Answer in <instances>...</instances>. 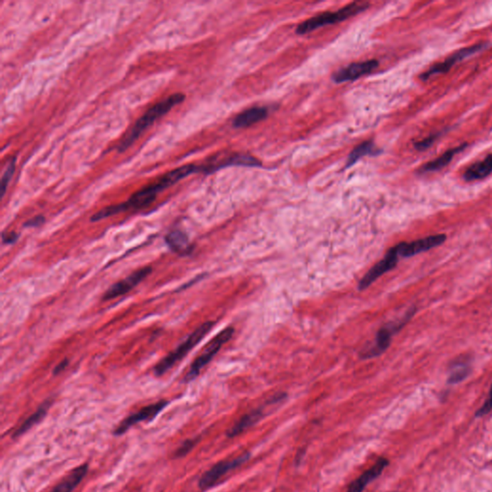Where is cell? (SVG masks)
I'll use <instances>...</instances> for the list:
<instances>
[{
  "instance_id": "8992f818",
  "label": "cell",
  "mask_w": 492,
  "mask_h": 492,
  "mask_svg": "<svg viewBox=\"0 0 492 492\" xmlns=\"http://www.w3.org/2000/svg\"><path fill=\"white\" fill-rule=\"evenodd\" d=\"M234 332L235 329L233 327H227L225 329L222 330L221 333H219L213 340H211L208 344L204 347L201 354L191 363L190 370H189L185 378H184V381L188 383L196 379L201 370L213 360L214 356L218 354L221 347L232 339Z\"/></svg>"
},
{
  "instance_id": "f546056e",
  "label": "cell",
  "mask_w": 492,
  "mask_h": 492,
  "mask_svg": "<svg viewBox=\"0 0 492 492\" xmlns=\"http://www.w3.org/2000/svg\"><path fill=\"white\" fill-rule=\"evenodd\" d=\"M45 222V218L44 216H36L34 218L29 219L26 222H24V227H33V228H37V227L42 226Z\"/></svg>"
},
{
  "instance_id": "e0dca14e",
  "label": "cell",
  "mask_w": 492,
  "mask_h": 492,
  "mask_svg": "<svg viewBox=\"0 0 492 492\" xmlns=\"http://www.w3.org/2000/svg\"><path fill=\"white\" fill-rule=\"evenodd\" d=\"M269 116V110L266 107L249 108L239 113L233 120V126L236 128H246L264 120Z\"/></svg>"
},
{
  "instance_id": "7402d4cb",
  "label": "cell",
  "mask_w": 492,
  "mask_h": 492,
  "mask_svg": "<svg viewBox=\"0 0 492 492\" xmlns=\"http://www.w3.org/2000/svg\"><path fill=\"white\" fill-rule=\"evenodd\" d=\"M262 418H264V413H262V408L252 411L251 413L242 416L238 422L234 424L233 427L229 429L228 432H227V436L231 438L239 436V434L244 432L246 429L253 426L255 423L259 422Z\"/></svg>"
},
{
  "instance_id": "4fadbf2b",
  "label": "cell",
  "mask_w": 492,
  "mask_h": 492,
  "mask_svg": "<svg viewBox=\"0 0 492 492\" xmlns=\"http://www.w3.org/2000/svg\"><path fill=\"white\" fill-rule=\"evenodd\" d=\"M152 271L153 269L151 267H143V269H138V271L134 272L129 276L126 277L125 279L116 283L103 294V300L108 301V300L118 299V297L128 294V292L132 291L134 287L141 284L143 280L150 276L152 273Z\"/></svg>"
},
{
  "instance_id": "9a60e30c",
  "label": "cell",
  "mask_w": 492,
  "mask_h": 492,
  "mask_svg": "<svg viewBox=\"0 0 492 492\" xmlns=\"http://www.w3.org/2000/svg\"><path fill=\"white\" fill-rule=\"evenodd\" d=\"M388 463H390V461L387 459H379V460L376 461L374 466H372L365 473H363L357 480L350 484L347 492H363V489L367 488L368 484L376 480L383 473V469L387 468Z\"/></svg>"
},
{
  "instance_id": "484cf974",
  "label": "cell",
  "mask_w": 492,
  "mask_h": 492,
  "mask_svg": "<svg viewBox=\"0 0 492 492\" xmlns=\"http://www.w3.org/2000/svg\"><path fill=\"white\" fill-rule=\"evenodd\" d=\"M16 161L17 157H13L12 160L9 161L8 166L5 168L3 175L1 178V193L2 196H4L5 193H6L7 187H8L9 182L11 181L13 175H14L15 170H16Z\"/></svg>"
},
{
  "instance_id": "8fae6325",
  "label": "cell",
  "mask_w": 492,
  "mask_h": 492,
  "mask_svg": "<svg viewBox=\"0 0 492 492\" xmlns=\"http://www.w3.org/2000/svg\"><path fill=\"white\" fill-rule=\"evenodd\" d=\"M398 260H399V255H398L396 247L393 246L387 252L386 256L383 257L381 261L378 262L375 266H373L372 269L368 271L367 273L363 277L359 285H358L359 291L367 289L376 280L395 269L396 264H397Z\"/></svg>"
},
{
  "instance_id": "6da1fadb",
  "label": "cell",
  "mask_w": 492,
  "mask_h": 492,
  "mask_svg": "<svg viewBox=\"0 0 492 492\" xmlns=\"http://www.w3.org/2000/svg\"><path fill=\"white\" fill-rule=\"evenodd\" d=\"M198 173H200V170H199V166L196 165H186L175 168V170H171L157 179L151 185L145 187L141 191L134 193L127 201L117 204V205L105 207L102 210L98 211L90 218V221L97 222L116 216V214L125 213L126 211L140 210V209L145 208L155 200L161 191L174 185L190 174Z\"/></svg>"
},
{
  "instance_id": "7a4b0ae2",
  "label": "cell",
  "mask_w": 492,
  "mask_h": 492,
  "mask_svg": "<svg viewBox=\"0 0 492 492\" xmlns=\"http://www.w3.org/2000/svg\"><path fill=\"white\" fill-rule=\"evenodd\" d=\"M184 100H185V95L183 93H174L170 97H166V100L154 105L136 122V125L131 128L129 132L126 134L125 137L122 138L120 145H118V151L122 152V151H125L128 148H130L135 143V141H137L141 134L145 132V129H148L150 125H152L156 120L163 117L166 113L170 112L174 106L183 102Z\"/></svg>"
},
{
  "instance_id": "603a6c76",
  "label": "cell",
  "mask_w": 492,
  "mask_h": 492,
  "mask_svg": "<svg viewBox=\"0 0 492 492\" xmlns=\"http://www.w3.org/2000/svg\"><path fill=\"white\" fill-rule=\"evenodd\" d=\"M381 152L382 150L377 148L374 141L372 140L363 141L360 145L356 146L352 152L349 154L347 161V168L355 165L360 159L365 157V156H377Z\"/></svg>"
},
{
  "instance_id": "44dd1931",
  "label": "cell",
  "mask_w": 492,
  "mask_h": 492,
  "mask_svg": "<svg viewBox=\"0 0 492 492\" xmlns=\"http://www.w3.org/2000/svg\"><path fill=\"white\" fill-rule=\"evenodd\" d=\"M52 402L53 401L51 399L45 401V402L42 403L39 408H38L36 412L30 415L29 418H27L26 420L24 421V423H22L16 431H15L14 434H13L12 438H19V436L24 435V434L26 433L27 431H29L30 429L34 427L36 424L44 420L45 416L47 415V412H49V408L51 407Z\"/></svg>"
},
{
  "instance_id": "ba28073f",
  "label": "cell",
  "mask_w": 492,
  "mask_h": 492,
  "mask_svg": "<svg viewBox=\"0 0 492 492\" xmlns=\"http://www.w3.org/2000/svg\"><path fill=\"white\" fill-rule=\"evenodd\" d=\"M489 45V42H480V44H476L471 45V47H464L463 49L458 50L452 55H450L445 60L441 63H436V64L432 65L428 70L420 74V79L423 81H427L430 79L434 75L444 74V73H447L449 70L452 69L454 65L458 64L459 62L466 59L469 56H473V55L476 54V53L483 51Z\"/></svg>"
},
{
  "instance_id": "52a82bcc",
  "label": "cell",
  "mask_w": 492,
  "mask_h": 492,
  "mask_svg": "<svg viewBox=\"0 0 492 492\" xmlns=\"http://www.w3.org/2000/svg\"><path fill=\"white\" fill-rule=\"evenodd\" d=\"M228 166H248V168H260L261 161L248 155V154L234 153L229 155H216L210 160L200 165V173L205 174L214 173V171Z\"/></svg>"
},
{
  "instance_id": "2e32d148",
  "label": "cell",
  "mask_w": 492,
  "mask_h": 492,
  "mask_svg": "<svg viewBox=\"0 0 492 492\" xmlns=\"http://www.w3.org/2000/svg\"><path fill=\"white\" fill-rule=\"evenodd\" d=\"M466 148H468V143H463V145L457 146V148H451V150L444 152L440 157L436 158L435 160L428 161L425 165L421 166L420 170H418V173H436V171L443 170V168H445L446 166H448L449 164L451 163V161L453 160V158L455 157L457 154L461 152V151L466 150Z\"/></svg>"
},
{
  "instance_id": "4316f807",
  "label": "cell",
  "mask_w": 492,
  "mask_h": 492,
  "mask_svg": "<svg viewBox=\"0 0 492 492\" xmlns=\"http://www.w3.org/2000/svg\"><path fill=\"white\" fill-rule=\"evenodd\" d=\"M440 136L441 133L432 134V135L428 136L427 138H423V140L416 141V143H415V145H415V148L416 150H427L428 148H430L431 146H432L434 143H435V141L438 140Z\"/></svg>"
},
{
  "instance_id": "ffe728a7",
  "label": "cell",
  "mask_w": 492,
  "mask_h": 492,
  "mask_svg": "<svg viewBox=\"0 0 492 492\" xmlns=\"http://www.w3.org/2000/svg\"><path fill=\"white\" fill-rule=\"evenodd\" d=\"M165 241L168 246L175 253L188 255L193 251V246H191L188 236L180 230L171 231L166 235Z\"/></svg>"
},
{
  "instance_id": "ac0fdd59",
  "label": "cell",
  "mask_w": 492,
  "mask_h": 492,
  "mask_svg": "<svg viewBox=\"0 0 492 492\" xmlns=\"http://www.w3.org/2000/svg\"><path fill=\"white\" fill-rule=\"evenodd\" d=\"M88 471H89V466L87 463L78 466L50 492H72L87 475Z\"/></svg>"
},
{
  "instance_id": "3957f363",
  "label": "cell",
  "mask_w": 492,
  "mask_h": 492,
  "mask_svg": "<svg viewBox=\"0 0 492 492\" xmlns=\"http://www.w3.org/2000/svg\"><path fill=\"white\" fill-rule=\"evenodd\" d=\"M370 4L367 2H353L343 7V8L338 10L335 12H325L317 16L312 17L311 19L305 20L302 24L299 25L296 29L297 34L305 35L308 33L315 31V30L322 29V27L338 24V22H344L360 14L367 10Z\"/></svg>"
},
{
  "instance_id": "9c48e42d",
  "label": "cell",
  "mask_w": 492,
  "mask_h": 492,
  "mask_svg": "<svg viewBox=\"0 0 492 492\" xmlns=\"http://www.w3.org/2000/svg\"><path fill=\"white\" fill-rule=\"evenodd\" d=\"M447 239L445 234H436L433 236L426 237V238L416 239L411 242H401L395 246L398 255L402 258H411L423 252L431 251L443 244Z\"/></svg>"
},
{
  "instance_id": "83f0119b",
  "label": "cell",
  "mask_w": 492,
  "mask_h": 492,
  "mask_svg": "<svg viewBox=\"0 0 492 492\" xmlns=\"http://www.w3.org/2000/svg\"><path fill=\"white\" fill-rule=\"evenodd\" d=\"M492 411V386L491 388V392H489V395L488 400L484 402V405L482 406L478 411H477L475 415L476 418H481V416L486 415L488 413H491Z\"/></svg>"
},
{
  "instance_id": "7c38bea8",
  "label": "cell",
  "mask_w": 492,
  "mask_h": 492,
  "mask_svg": "<svg viewBox=\"0 0 492 492\" xmlns=\"http://www.w3.org/2000/svg\"><path fill=\"white\" fill-rule=\"evenodd\" d=\"M168 405V401L161 400L157 403L151 404V405L145 406L141 408L138 412L132 413L123 420L120 423V425L113 430V435L122 436L123 434L127 432L131 427H133L136 424L141 422V421L151 420L156 418L159 413L161 412Z\"/></svg>"
},
{
  "instance_id": "d6986e66",
  "label": "cell",
  "mask_w": 492,
  "mask_h": 492,
  "mask_svg": "<svg viewBox=\"0 0 492 492\" xmlns=\"http://www.w3.org/2000/svg\"><path fill=\"white\" fill-rule=\"evenodd\" d=\"M492 173V154H489L484 160L477 161L469 166L463 173V179L468 182L482 180Z\"/></svg>"
},
{
  "instance_id": "d4e9b609",
  "label": "cell",
  "mask_w": 492,
  "mask_h": 492,
  "mask_svg": "<svg viewBox=\"0 0 492 492\" xmlns=\"http://www.w3.org/2000/svg\"><path fill=\"white\" fill-rule=\"evenodd\" d=\"M199 440H200V438L198 436V438H190V440L184 441V443L176 449L175 452L173 453V458L180 459L188 455V454L193 450L194 446L199 443Z\"/></svg>"
},
{
  "instance_id": "277c9868",
  "label": "cell",
  "mask_w": 492,
  "mask_h": 492,
  "mask_svg": "<svg viewBox=\"0 0 492 492\" xmlns=\"http://www.w3.org/2000/svg\"><path fill=\"white\" fill-rule=\"evenodd\" d=\"M214 325V322H207L203 323L201 326H199L196 331L191 333L174 351L166 355L163 360H161L155 365L153 370L154 374L158 376V377L166 374L168 370L175 365V363L180 362L184 357L189 354V352L193 348L196 347L206 337V335L213 329Z\"/></svg>"
},
{
  "instance_id": "cb8c5ba5",
  "label": "cell",
  "mask_w": 492,
  "mask_h": 492,
  "mask_svg": "<svg viewBox=\"0 0 492 492\" xmlns=\"http://www.w3.org/2000/svg\"><path fill=\"white\" fill-rule=\"evenodd\" d=\"M470 372V365L468 362L463 360H457L451 365V372L447 383L449 385H456V383L463 382L468 377Z\"/></svg>"
},
{
  "instance_id": "4dcf8cb0",
  "label": "cell",
  "mask_w": 492,
  "mask_h": 492,
  "mask_svg": "<svg viewBox=\"0 0 492 492\" xmlns=\"http://www.w3.org/2000/svg\"><path fill=\"white\" fill-rule=\"evenodd\" d=\"M69 360L68 359H64L62 360V362H60L58 363L56 367H55L54 370H53V374L54 375H58L60 374V373H62L64 372L65 368L69 367Z\"/></svg>"
},
{
  "instance_id": "5bb4252c",
  "label": "cell",
  "mask_w": 492,
  "mask_h": 492,
  "mask_svg": "<svg viewBox=\"0 0 492 492\" xmlns=\"http://www.w3.org/2000/svg\"><path fill=\"white\" fill-rule=\"evenodd\" d=\"M379 67V62L377 60L363 61V62L353 63L347 67L342 68L333 74L332 79L337 84L340 83L351 82L359 79L374 72Z\"/></svg>"
},
{
  "instance_id": "f1b7e54d",
  "label": "cell",
  "mask_w": 492,
  "mask_h": 492,
  "mask_svg": "<svg viewBox=\"0 0 492 492\" xmlns=\"http://www.w3.org/2000/svg\"><path fill=\"white\" fill-rule=\"evenodd\" d=\"M19 238V235L16 232H3L2 233V242L4 244H13L17 241Z\"/></svg>"
},
{
  "instance_id": "30bf717a",
  "label": "cell",
  "mask_w": 492,
  "mask_h": 492,
  "mask_svg": "<svg viewBox=\"0 0 492 492\" xmlns=\"http://www.w3.org/2000/svg\"><path fill=\"white\" fill-rule=\"evenodd\" d=\"M249 457H251V454L247 453L239 457V458L234 459V460L222 461L214 464L213 468L209 469L201 476L200 480L198 482L199 489H202V491L211 489L222 476L225 475L229 471L239 468L241 464L246 463L248 460Z\"/></svg>"
},
{
  "instance_id": "5b68a950",
  "label": "cell",
  "mask_w": 492,
  "mask_h": 492,
  "mask_svg": "<svg viewBox=\"0 0 492 492\" xmlns=\"http://www.w3.org/2000/svg\"><path fill=\"white\" fill-rule=\"evenodd\" d=\"M415 312L416 307L413 306L406 312L402 319L388 323V324L381 327L379 331L376 334L374 344L372 347L367 348V349L363 350V352L360 353V357L363 359H372V358L382 355L390 347L393 335L397 334L410 322L411 319L415 315Z\"/></svg>"
}]
</instances>
